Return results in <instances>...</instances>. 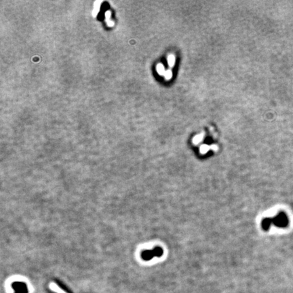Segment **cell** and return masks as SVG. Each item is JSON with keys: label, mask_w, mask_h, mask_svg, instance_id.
Returning a JSON list of instances; mask_svg holds the SVG:
<instances>
[{"label": "cell", "mask_w": 293, "mask_h": 293, "mask_svg": "<svg viewBox=\"0 0 293 293\" xmlns=\"http://www.w3.org/2000/svg\"><path fill=\"white\" fill-rule=\"evenodd\" d=\"M164 77L166 80H170V79H171L172 77V73L171 70H170V69L166 70L165 73H164Z\"/></svg>", "instance_id": "cell-10"}, {"label": "cell", "mask_w": 293, "mask_h": 293, "mask_svg": "<svg viewBox=\"0 0 293 293\" xmlns=\"http://www.w3.org/2000/svg\"><path fill=\"white\" fill-rule=\"evenodd\" d=\"M271 224H272V219H271V218H266V219L263 220L261 226L263 227V229L267 231V230L270 229V227H271Z\"/></svg>", "instance_id": "cell-3"}, {"label": "cell", "mask_w": 293, "mask_h": 293, "mask_svg": "<svg viewBox=\"0 0 293 293\" xmlns=\"http://www.w3.org/2000/svg\"><path fill=\"white\" fill-rule=\"evenodd\" d=\"M105 16H106V22L107 23V25L109 26H112L114 25V23L110 20L111 18V12L110 11H107L105 13Z\"/></svg>", "instance_id": "cell-8"}, {"label": "cell", "mask_w": 293, "mask_h": 293, "mask_svg": "<svg viewBox=\"0 0 293 293\" xmlns=\"http://www.w3.org/2000/svg\"><path fill=\"white\" fill-rule=\"evenodd\" d=\"M272 224L280 228H285L289 224L288 218L284 213L282 212L272 219Z\"/></svg>", "instance_id": "cell-1"}, {"label": "cell", "mask_w": 293, "mask_h": 293, "mask_svg": "<svg viewBox=\"0 0 293 293\" xmlns=\"http://www.w3.org/2000/svg\"><path fill=\"white\" fill-rule=\"evenodd\" d=\"M156 70H157V72L158 73V74L160 75V76H164V73H165V72H166V70H165V67H164V65L161 63H159L157 65Z\"/></svg>", "instance_id": "cell-5"}, {"label": "cell", "mask_w": 293, "mask_h": 293, "mask_svg": "<svg viewBox=\"0 0 293 293\" xmlns=\"http://www.w3.org/2000/svg\"><path fill=\"white\" fill-rule=\"evenodd\" d=\"M101 3V2H100V1H97V2H96L94 3V8L93 11H92V15H93L94 16H97V14H98V12H99Z\"/></svg>", "instance_id": "cell-6"}, {"label": "cell", "mask_w": 293, "mask_h": 293, "mask_svg": "<svg viewBox=\"0 0 293 293\" xmlns=\"http://www.w3.org/2000/svg\"><path fill=\"white\" fill-rule=\"evenodd\" d=\"M163 254V250H161V249L160 248H157V249H155L154 251L152 252H146L145 254V256H146V259H149L153 257L154 256H160Z\"/></svg>", "instance_id": "cell-2"}, {"label": "cell", "mask_w": 293, "mask_h": 293, "mask_svg": "<svg viewBox=\"0 0 293 293\" xmlns=\"http://www.w3.org/2000/svg\"><path fill=\"white\" fill-rule=\"evenodd\" d=\"M208 150V146L206 145H202L201 146V148H200V151H201L202 153H205V152H206Z\"/></svg>", "instance_id": "cell-11"}, {"label": "cell", "mask_w": 293, "mask_h": 293, "mask_svg": "<svg viewBox=\"0 0 293 293\" xmlns=\"http://www.w3.org/2000/svg\"><path fill=\"white\" fill-rule=\"evenodd\" d=\"M168 64L170 67H173L175 64V56L172 55H170L168 56Z\"/></svg>", "instance_id": "cell-7"}, {"label": "cell", "mask_w": 293, "mask_h": 293, "mask_svg": "<svg viewBox=\"0 0 293 293\" xmlns=\"http://www.w3.org/2000/svg\"><path fill=\"white\" fill-rule=\"evenodd\" d=\"M50 288L52 290V291L54 292H57V293H67V292H65L64 291H62V290L60 288V287H58L57 285L55 283H51L50 284Z\"/></svg>", "instance_id": "cell-4"}, {"label": "cell", "mask_w": 293, "mask_h": 293, "mask_svg": "<svg viewBox=\"0 0 293 293\" xmlns=\"http://www.w3.org/2000/svg\"><path fill=\"white\" fill-rule=\"evenodd\" d=\"M203 138H204V134H198V135H197V136L194 137L193 139V142L194 144H198V143H199V142L202 141Z\"/></svg>", "instance_id": "cell-9"}]
</instances>
